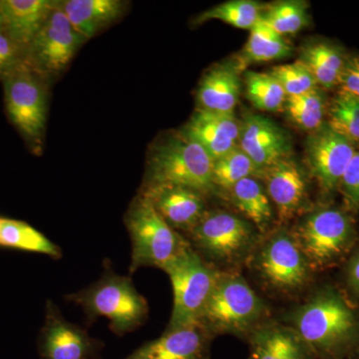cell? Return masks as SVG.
<instances>
[{
    "instance_id": "1",
    "label": "cell",
    "mask_w": 359,
    "mask_h": 359,
    "mask_svg": "<svg viewBox=\"0 0 359 359\" xmlns=\"http://www.w3.org/2000/svg\"><path fill=\"white\" fill-rule=\"evenodd\" d=\"M294 334L318 358H337L359 346V309L342 290L325 285L292 314Z\"/></svg>"
},
{
    "instance_id": "2",
    "label": "cell",
    "mask_w": 359,
    "mask_h": 359,
    "mask_svg": "<svg viewBox=\"0 0 359 359\" xmlns=\"http://www.w3.org/2000/svg\"><path fill=\"white\" fill-rule=\"evenodd\" d=\"M292 235L313 271L337 266L358 245L353 215L335 207L311 212Z\"/></svg>"
},
{
    "instance_id": "3",
    "label": "cell",
    "mask_w": 359,
    "mask_h": 359,
    "mask_svg": "<svg viewBox=\"0 0 359 359\" xmlns=\"http://www.w3.org/2000/svg\"><path fill=\"white\" fill-rule=\"evenodd\" d=\"M263 299L245 282L231 271H219L218 280L205 304L199 325L208 334L243 335L256 332L266 316Z\"/></svg>"
},
{
    "instance_id": "4",
    "label": "cell",
    "mask_w": 359,
    "mask_h": 359,
    "mask_svg": "<svg viewBox=\"0 0 359 359\" xmlns=\"http://www.w3.org/2000/svg\"><path fill=\"white\" fill-rule=\"evenodd\" d=\"M212 168L209 154L181 132L158 142L151 150L146 186H180L205 196L215 190Z\"/></svg>"
},
{
    "instance_id": "5",
    "label": "cell",
    "mask_w": 359,
    "mask_h": 359,
    "mask_svg": "<svg viewBox=\"0 0 359 359\" xmlns=\"http://www.w3.org/2000/svg\"><path fill=\"white\" fill-rule=\"evenodd\" d=\"M68 299L81 306L88 318H107L112 332L119 335L140 327L149 313L145 297L136 290L132 280L114 273L104 276Z\"/></svg>"
},
{
    "instance_id": "6",
    "label": "cell",
    "mask_w": 359,
    "mask_h": 359,
    "mask_svg": "<svg viewBox=\"0 0 359 359\" xmlns=\"http://www.w3.org/2000/svg\"><path fill=\"white\" fill-rule=\"evenodd\" d=\"M125 223L132 242L131 273L146 266L163 269L191 245L142 195L130 205Z\"/></svg>"
},
{
    "instance_id": "7",
    "label": "cell",
    "mask_w": 359,
    "mask_h": 359,
    "mask_svg": "<svg viewBox=\"0 0 359 359\" xmlns=\"http://www.w3.org/2000/svg\"><path fill=\"white\" fill-rule=\"evenodd\" d=\"M171 280L174 306L168 330L199 325L219 271L190 245L163 268Z\"/></svg>"
},
{
    "instance_id": "8",
    "label": "cell",
    "mask_w": 359,
    "mask_h": 359,
    "mask_svg": "<svg viewBox=\"0 0 359 359\" xmlns=\"http://www.w3.org/2000/svg\"><path fill=\"white\" fill-rule=\"evenodd\" d=\"M190 236L198 252L223 264L241 263L257 245L256 228L247 219L223 211L205 212Z\"/></svg>"
},
{
    "instance_id": "9",
    "label": "cell",
    "mask_w": 359,
    "mask_h": 359,
    "mask_svg": "<svg viewBox=\"0 0 359 359\" xmlns=\"http://www.w3.org/2000/svg\"><path fill=\"white\" fill-rule=\"evenodd\" d=\"M42 79L25 60L2 80L9 119L33 145L41 141L46 124L47 96Z\"/></svg>"
},
{
    "instance_id": "10",
    "label": "cell",
    "mask_w": 359,
    "mask_h": 359,
    "mask_svg": "<svg viewBox=\"0 0 359 359\" xmlns=\"http://www.w3.org/2000/svg\"><path fill=\"white\" fill-rule=\"evenodd\" d=\"M256 268L271 289L285 294L304 289L313 271L292 233L285 231H276L264 241Z\"/></svg>"
},
{
    "instance_id": "11",
    "label": "cell",
    "mask_w": 359,
    "mask_h": 359,
    "mask_svg": "<svg viewBox=\"0 0 359 359\" xmlns=\"http://www.w3.org/2000/svg\"><path fill=\"white\" fill-rule=\"evenodd\" d=\"M86 40L71 25L56 1L46 22L26 52V61L40 76L60 74Z\"/></svg>"
},
{
    "instance_id": "12",
    "label": "cell",
    "mask_w": 359,
    "mask_h": 359,
    "mask_svg": "<svg viewBox=\"0 0 359 359\" xmlns=\"http://www.w3.org/2000/svg\"><path fill=\"white\" fill-rule=\"evenodd\" d=\"M356 148L325 123L313 132L306 143L309 170L325 194L339 191L340 181Z\"/></svg>"
},
{
    "instance_id": "13",
    "label": "cell",
    "mask_w": 359,
    "mask_h": 359,
    "mask_svg": "<svg viewBox=\"0 0 359 359\" xmlns=\"http://www.w3.org/2000/svg\"><path fill=\"white\" fill-rule=\"evenodd\" d=\"M102 344L71 323L48 302L39 337L40 359H95Z\"/></svg>"
},
{
    "instance_id": "14",
    "label": "cell",
    "mask_w": 359,
    "mask_h": 359,
    "mask_svg": "<svg viewBox=\"0 0 359 359\" xmlns=\"http://www.w3.org/2000/svg\"><path fill=\"white\" fill-rule=\"evenodd\" d=\"M238 147L249 156L259 175L266 168L290 157V140L285 130L262 115H245L241 122Z\"/></svg>"
},
{
    "instance_id": "15",
    "label": "cell",
    "mask_w": 359,
    "mask_h": 359,
    "mask_svg": "<svg viewBox=\"0 0 359 359\" xmlns=\"http://www.w3.org/2000/svg\"><path fill=\"white\" fill-rule=\"evenodd\" d=\"M146 198L175 231H191L205 215L204 195L184 187L146 186Z\"/></svg>"
},
{
    "instance_id": "16",
    "label": "cell",
    "mask_w": 359,
    "mask_h": 359,
    "mask_svg": "<svg viewBox=\"0 0 359 359\" xmlns=\"http://www.w3.org/2000/svg\"><path fill=\"white\" fill-rule=\"evenodd\" d=\"M240 132L241 123L233 114L198 108L182 133L199 144L214 161L238 147Z\"/></svg>"
},
{
    "instance_id": "17",
    "label": "cell",
    "mask_w": 359,
    "mask_h": 359,
    "mask_svg": "<svg viewBox=\"0 0 359 359\" xmlns=\"http://www.w3.org/2000/svg\"><path fill=\"white\" fill-rule=\"evenodd\" d=\"M266 180V193L276 205L278 219L287 222L292 218L308 197V185L301 168L287 157L262 172Z\"/></svg>"
},
{
    "instance_id": "18",
    "label": "cell",
    "mask_w": 359,
    "mask_h": 359,
    "mask_svg": "<svg viewBox=\"0 0 359 359\" xmlns=\"http://www.w3.org/2000/svg\"><path fill=\"white\" fill-rule=\"evenodd\" d=\"M212 337L200 325L167 330L123 359H208Z\"/></svg>"
},
{
    "instance_id": "19",
    "label": "cell",
    "mask_w": 359,
    "mask_h": 359,
    "mask_svg": "<svg viewBox=\"0 0 359 359\" xmlns=\"http://www.w3.org/2000/svg\"><path fill=\"white\" fill-rule=\"evenodd\" d=\"M55 4L50 0H0L4 32L26 53Z\"/></svg>"
},
{
    "instance_id": "20",
    "label": "cell",
    "mask_w": 359,
    "mask_h": 359,
    "mask_svg": "<svg viewBox=\"0 0 359 359\" xmlns=\"http://www.w3.org/2000/svg\"><path fill=\"white\" fill-rule=\"evenodd\" d=\"M59 6L71 25L85 40L112 25L124 13L120 0H66Z\"/></svg>"
},
{
    "instance_id": "21",
    "label": "cell",
    "mask_w": 359,
    "mask_h": 359,
    "mask_svg": "<svg viewBox=\"0 0 359 359\" xmlns=\"http://www.w3.org/2000/svg\"><path fill=\"white\" fill-rule=\"evenodd\" d=\"M240 90V78L236 67L216 66L208 71L201 80L197 93L199 108L223 114H233Z\"/></svg>"
},
{
    "instance_id": "22",
    "label": "cell",
    "mask_w": 359,
    "mask_h": 359,
    "mask_svg": "<svg viewBox=\"0 0 359 359\" xmlns=\"http://www.w3.org/2000/svg\"><path fill=\"white\" fill-rule=\"evenodd\" d=\"M231 201L257 231L266 233L273 222L271 201L257 177L238 182L230 190Z\"/></svg>"
},
{
    "instance_id": "23",
    "label": "cell",
    "mask_w": 359,
    "mask_h": 359,
    "mask_svg": "<svg viewBox=\"0 0 359 359\" xmlns=\"http://www.w3.org/2000/svg\"><path fill=\"white\" fill-rule=\"evenodd\" d=\"M346 59L337 45L320 41L306 45L299 60L311 71L318 86L330 90L339 87Z\"/></svg>"
},
{
    "instance_id": "24",
    "label": "cell",
    "mask_w": 359,
    "mask_h": 359,
    "mask_svg": "<svg viewBox=\"0 0 359 359\" xmlns=\"http://www.w3.org/2000/svg\"><path fill=\"white\" fill-rule=\"evenodd\" d=\"M0 247L37 252L58 259L61 250L43 233L25 222L2 218L0 224Z\"/></svg>"
},
{
    "instance_id": "25",
    "label": "cell",
    "mask_w": 359,
    "mask_h": 359,
    "mask_svg": "<svg viewBox=\"0 0 359 359\" xmlns=\"http://www.w3.org/2000/svg\"><path fill=\"white\" fill-rule=\"evenodd\" d=\"M252 359H309L294 332L280 328L255 332Z\"/></svg>"
},
{
    "instance_id": "26",
    "label": "cell",
    "mask_w": 359,
    "mask_h": 359,
    "mask_svg": "<svg viewBox=\"0 0 359 359\" xmlns=\"http://www.w3.org/2000/svg\"><path fill=\"white\" fill-rule=\"evenodd\" d=\"M250 32L249 40L243 51L245 62H269L287 57L292 53V46L287 39L271 29L263 20L257 21Z\"/></svg>"
},
{
    "instance_id": "27",
    "label": "cell",
    "mask_w": 359,
    "mask_h": 359,
    "mask_svg": "<svg viewBox=\"0 0 359 359\" xmlns=\"http://www.w3.org/2000/svg\"><path fill=\"white\" fill-rule=\"evenodd\" d=\"M283 107L290 119L302 130L314 132L325 124L327 106L325 95L318 89L287 97Z\"/></svg>"
},
{
    "instance_id": "28",
    "label": "cell",
    "mask_w": 359,
    "mask_h": 359,
    "mask_svg": "<svg viewBox=\"0 0 359 359\" xmlns=\"http://www.w3.org/2000/svg\"><path fill=\"white\" fill-rule=\"evenodd\" d=\"M249 177H259V171L249 156L240 147L212 161L214 189L230 191L236 184Z\"/></svg>"
},
{
    "instance_id": "29",
    "label": "cell",
    "mask_w": 359,
    "mask_h": 359,
    "mask_svg": "<svg viewBox=\"0 0 359 359\" xmlns=\"http://www.w3.org/2000/svg\"><path fill=\"white\" fill-rule=\"evenodd\" d=\"M264 6L250 0H231L214 6L196 18L198 25L216 20L240 29L250 30L261 20Z\"/></svg>"
},
{
    "instance_id": "30",
    "label": "cell",
    "mask_w": 359,
    "mask_h": 359,
    "mask_svg": "<svg viewBox=\"0 0 359 359\" xmlns=\"http://www.w3.org/2000/svg\"><path fill=\"white\" fill-rule=\"evenodd\" d=\"M245 92L250 102L259 110L276 112L285 105L282 85L269 73L249 71L245 75Z\"/></svg>"
},
{
    "instance_id": "31",
    "label": "cell",
    "mask_w": 359,
    "mask_h": 359,
    "mask_svg": "<svg viewBox=\"0 0 359 359\" xmlns=\"http://www.w3.org/2000/svg\"><path fill=\"white\" fill-rule=\"evenodd\" d=\"M328 126L359 147V99L339 92L328 105Z\"/></svg>"
},
{
    "instance_id": "32",
    "label": "cell",
    "mask_w": 359,
    "mask_h": 359,
    "mask_svg": "<svg viewBox=\"0 0 359 359\" xmlns=\"http://www.w3.org/2000/svg\"><path fill=\"white\" fill-rule=\"evenodd\" d=\"M261 20L282 35L294 34L309 25L308 6L304 1H280L264 7Z\"/></svg>"
},
{
    "instance_id": "33",
    "label": "cell",
    "mask_w": 359,
    "mask_h": 359,
    "mask_svg": "<svg viewBox=\"0 0 359 359\" xmlns=\"http://www.w3.org/2000/svg\"><path fill=\"white\" fill-rule=\"evenodd\" d=\"M269 74L282 85L287 97L301 95L318 89V84L311 71L299 59L289 65L276 66L269 71Z\"/></svg>"
},
{
    "instance_id": "34",
    "label": "cell",
    "mask_w": 359,
    "mask_h": 359,
    "mask_svg": "<svg viewBox=\"0 0 359 359\" xmlns=\"http://www.w3.org/2000/svg\"><path fill=\"white\" fill-rule=\"evenodd\" d=\"M339 191L344 199V210L349 214L355 215L359 212V150L354 153L349 162L341 181Z\"/></svg>"
},
{
    "instance_id": "35",
    "label": "cell",
    "mask_w": 359,
    "mask_h": 359,
    "mask_svg": "<svg viewBox=\"0 0 359 359\" xmlns=\"http://www.w3.org/2000/svg\"><path fill=\"white\" fill-rule=\"evenodd\" d=\"M26 60V53L4 32H0V79L8 76Z\"/></svg>"
},
{
    "instance_id": "36",
    "label": "cell",
    "mask_w": 359,
    "mask_h": 359,
    "mask_svg": "<svg viewBox=\"0 0 359 359\" xmlns=\"http://www.w3.org/2000/svg\"><path fill=\"white\" fill-rule=\"evenodd\" d=\"M339 87V92L359 99V55L347 56Z\"/></svg>"
},
{
    "instance_id": "37",
    "label": "cell",
    "mask_w": 359,
    "mask_h": 359,
    "mask_svg": "<svg viewBox=\"0 0 359 359\" xmlns=\"http://www.w3.org/2000/svg\"><path fill=\"white\" fill-rule=\"evenodd\" d=\"M346 283L349 292L359 299V245H356L347 259Z\"/></svg>"
},
{
    "instance_id": "38",
    "label": "cell",
    "mask_w": 359,
    "mask_h": 359,
    "mask_svg": "<svg viewBox=\"0 0 359 359\" xmlns=\"http://www.w3.org/2000/svg\"><path fill=\"white\" fill-rule=\"evenodd\" d=\"M0 32H4V26H2L1 16H0Z\"/></svg>"
},
{
    "instance_id": "39",
    "label": "cell",
    "mask_w": 359,
    "mask_h": 359,
    "mask_svg": "<svg viewBox=\"0 0 359 359\" xmlns=\"http://www.w3.org/2000/svg\"><path fill=\"white\" fill-rule=\"evenodd\" d=\"M356 354H358V358L359 359V346H358V348H356Z\"/></svg>"
},
{
    "instance_id": "40",
    "label": "cell",
    "mask_w": 359,
    "mask_h": 359,
    "mask_svg": "<svg viewBox=\"0 0 359 359\" xmlns=\"http://www.w3.org/2000/svg\"><path fill=\"white\" fill-rule=\"evenodd\" d=\"M2 218H0V224H1Z\"/></svg>"
}]
</instances>
